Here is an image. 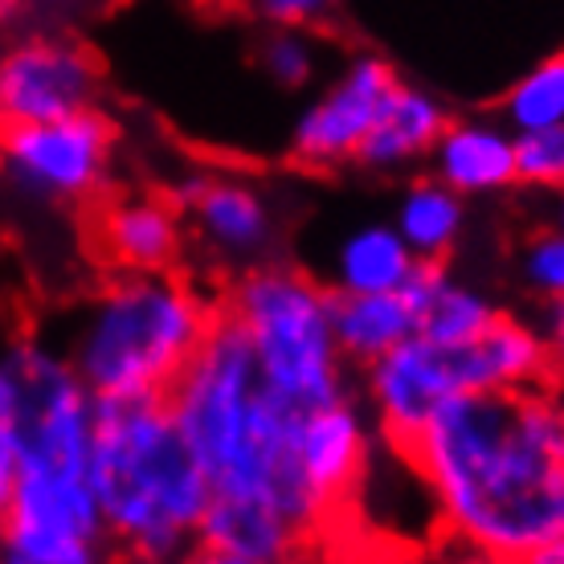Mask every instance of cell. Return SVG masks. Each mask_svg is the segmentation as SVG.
<instances>
[{
  "mask_svg": "<svg viewBox=\"0 0 564 564\" xmlns=\"http://www.w3.org/2000/svg\"><path fill=\"white\" fill-rule=\"evenodd\" d=\"M397 454L479 561L540 564L564 536V417L549 389L454 393Z\"/></svg>",
  "mask_w": 564,
  "mask_h": 564,
  "instance_id": "1",
  "label": "cell"
},
{
  "mask_svg": "<svg viewBox=\"0 0 564 564\" xmlns=\"http://www.w3.org/2000/svg\"><path fill=\"white\" fill-rule=\"evenodd\" d=\"M164 401L205 466L213 495L258 499L295 520L319 544L332 540L327 516L299 463L295 437L303 413L270 389L254 344L234 315H217Z\"/></svg>",
  "mask_w": 564,
  "mask_h": 564,
  "instance_id": "2",
  "label": "cell"
},
{
  "mask_svg": "<svg viewBox=\"0 0 564 564\" xmlns=\"http://www.w3.org/2000/svg\"><path fill=\"white\" fill-rule=\"evenodd\" d=\"M86 479L99 499L111 556L193 561L213 487L164 397H95Z\"/></svg>",
  "mask_w": 564,
  "mask_h": 564,
  "instance_id": "3",
  "label": "cell"
},
{
  "mask_svg": "<svg viewBox=\"0 0 564 564\" xmlns=\"http://www.w3.org/2000/svg\"><path fill=\"white\" fill-rule=\"evenodd\" d=\"M217 315L221 299L172 270H119L74 311L62 348L95 397H164Z\"/></svg>",
  "mask_w": 564,
  "mask_h": 564,
  "instance_id": "4",
  "label": "cell"
},
{
  "mask_svg": "<svg viewBox=\"0 0 564 564\" xmlns=\"http://www.w3.org/2000/svg\"><path fill=\"white\" fill-rule=\"evenodd\" d=\"M221 311L250 336L270 389L291 410L307 413L352 397L332 327V286L291 267H250L221 295Z\"/></svg>",
  "mask_w": 564,
  "mask_h": 564,
  "instance_id": "5",
  "label": "cell"
},
{
  "mask_svg": "<svg viewBox=\"0 0 564 564\" xmlns=\"http://www.w3.org/2000/svg\"><path fill=\"white\" fill-rule=\"evenodd\" d=\"M0 430L13 442L17 475H86L95 393L66 348L29 336L0 348Z\"/></svg>",
  "mask_w": 564,
  "mask_h": 564,
  "instance_id": "6",
  "label": "cell"
},
{
  "mask_svg": "<svg viewBox=\"0 0 564 564\" xmlns=\"http://www.w3.org/2000/svg\"><path fill=\"white\" fill-rule=\"evenodd\" d=\"M115 160V123L99 107L66 119L0 128V172L33 205H74L95 197Z\"/></svg>",
  "mask_w": 564,
  "mask_h": 564,
  "instance_id": "7",
  "label": "cell"
},
{
  "mask_svg": "<svg viewBox=\"0 0 564 564\" xmlns=\"http://www.w3.org/2000/svg\"><path fill=\"white\" fill-rule=\"evenodd\" d=\"M102 556H111V540L86 475H17L4 503L0 561L90 564Z\"/></svg>",
  "mask_w": 564,
  "mask_h": 564,
  "instance_id": "8",
  "label": "cell"
},
{
  "mask_svg": "<svg viewBox=\"0 0 564 564\" xmlns=\"http://www.w3.org/2000/svg\"><path fill=\"white\" fill-rule=\"evenodd\" d=\"M470 344H434L413 332L397 348L365 365V393L381 437L401 451L425 417L454 393H475Z\"/></svg>",
  "mask_w": 564,
  "mask_h": 564,
  "instance_id": "9",
  "label": "cell"
},
{
  "mask_svg": "<svg viewBox=\"0 0 564 564\" xmlns=\"http://www.w3.org/2000/svg\"><path fill=\"white\" fill-rule=\"evenodd\" d=\"M95 54L62 37H29L0 54V128L45 123L99 107Z\"/></svg>",
  "mask_w": 564,
  "mask_h": 564,
  "instance_id": "10",
  "label": "cell"
},
{
  "mask_svg": "<svg viewBox=\"0 0 564 564\" xmlns=\"http://www.w3.org/2000/svg\"><path fill=\"white\" fill-rule=\"evenodd\" d=\"M397 86V70L377 54L352 57L332 78L319 99L303 107L291 128V152L307 169H339L352 164L356 148L365 143L372 119Z\"/></svg>",
  "mask_w": 564,
  "mask_h": 564,
  "instance_id": "11",
  "label": "cell"
},
{
  "mask_svg": "<svg viewBox=\"0 0 564 564\" xmlns=\"http://www.w3.org/2000/svg\"><path fill=\"white\" fill-rule=\"evenodd\" d=\"M169 200L193 221L197 238L217 258L258 267L274 246L279 217L267 193L246 176H217V172H184L169 188Z\"/></svg>",
  "mask_w": 564,
  "mask_h": 564,
  "instance_id": "12",
  "label": "cell"
},
{
  "mask_svg": "<svg viewBox=\"0 0 564 564\" xmlns=\"http://www.w3.org/2000/svg\"><path fill=\"white\" fill-rule=\"evenodd\" d=\"M299 463L336 536L368 470V422L352 397L315 405L299 417Z\"/></svg>",
  "mask_w": 564,
  "mask_h": 564,
  "instance_id": "13",
  "label": "cell"
},
{
  "mask_svg": "<svg viewBox=\"0 0 564 564\" xmlns=\"http://www.w3.org/2000/svg\"><path fill=\"white\" fill-rule=\"evenodd\" d=\"M319 540L303 532L282 511L258 503V499H234V495H209V508L200 511L197 552L193 561L209 564H282L311 556Z\"/></svg>",
  "mask_w": 564,
  "mask_h": 564,
  "instance_id": "14",
  "label": "cell"
},
{
  "mask_svg": "<svg viewBox=\"0 0 564 564\" xmlns=\"http://www.w3.org/2000/svg\"><path fill=\"white\" fill-rule=\"evenodd\" d=\"M99 250L115 270H172L184 254V213L152 193L111 200L99 209Z\"/></svg>",
  "mask_w": 564,
  "mask_h": 564,
  "instance_id": "15",
  "label": "cell"
},
{
  "mask_svg": "<svg viewBox=\"0 0 564 564\" xmlns=\"http://www.w3.org/2000/svg\"><path fill=\"white\" fill-rule=\"evenodd\" d=\"M446 123H451V115H446L442 99L397 78V86L389 90V99L381 102V111L368 128L365 143L356 148L352 164L368 172H384V176L413 169V164L430 160Z\"/></svg>",
  "mask_w": 564,
  "mask_h": 564,
  "instance_id": "16",
  "label": "cell"
},
{
  "mask_svg": "<svg viewBox=\"0 0 564 564\" xmlns=\"http://www.w3.org/2000/svg\"><path fill=\"white\" fill-rule=\"evenodd\" d=\"M430 172L463 197H491L516 181V131L491 119H451L430 152Z\"/></svg>",
  "mask_w": 564,
  "mask_h": 564,
  "instance_id": "17",
  "label": "cell"
},
{
  "mask_svg": "<svg viewBox=\"0 0 564 564\" xmlns=\"http://www.w3.org/2000/svg\"><path fill=\"white\" fill-rule=\"evenodd\" d=\"M401 295L413 311V332L434 339V344H470L499 315L491 299L482 295L479 286L451 274L446 262H422L417 258Z\"/></svg>",
  "mask_w": 564,
  "mask_h": 564,
  "instance_id": "18",
  "label": "cell"
},
{
  "mask_svg": "<svg viewBox=\"0 0 564 564\" xmlns=\"http://www.w3.org/2000/svg\"><path fill=\"white\" fill-rule=\"evenodd\" d=\"M332 327L344 360L365 368L413 336V311L401 291H332Z\"/></svg>",
  "mask_w": 564,
  "mask_h": 564,
  "instance_id": "19",
  "label": "cell"
},
{
  "mask_svg": "<svg viewBox=\"0 0 564 564\" xmlns=\"http://www.w3.org/2000/svg\"><path fill=\"white\" fill-rule=\"evenodd\" d=\"M470 360L479 389H549L556 381L540 327L520 324L503 311L482 336L470 339Z\"/></svg>",
  "mask_w": 564,
  "mask_h": 564,
  "instance_id": "20",
  "label": "cell"
},
{
  "mask_svg": "<svg viewBox=\"0 0 564 564\" xmlns=\"http://www.w3.org/2000/svg\"><path fill=\"white\" fill-rule=\"evenodd\" d=\"M417 267L405 238L389 221H368L336 246L332 258V291H401Z\"/></svg>",
  "mask_w": 564,
  "mask_h": 564,
  "instance_id": "21",
  "label": "cell"
},
{
  "mask_svg": "<svg viewBox=\"0 0 564 564\" xmlns=\"http://www.w3.org/2000/svg\"><path fill=\"white\" fill-rule=\"evenodd\" d=\"M393 226L422 262H446L466 229V197L437 176H422L401 193Z\"/></svg>",
  "mask_w": 564,
  "mask_h": 564,
  "instance_id": "22",
  "label": "cell"
},
{
  "mask_svg": "<svg viewBox=\"0 0 564 564\" xmlns=\"http://www.w3.org/2000/svg\"><path fill=\"white\" fill-rule=\"evenodd\" d=\"M503 123L511 131H536L564 123V54L544 57L508 86Z\"/></svg>",
  "mask_w": 564,
  "mask_h": 564,
  "instance_id": "23",
  "label": "cell"
},
{
  "mask_svg": "<svg viewBox=\"0 0 564 564\" xmlns=\"http://www.w3.org/2000/svg\"><path fill=\"white\" fill-rule=\"evenodd\" d=\"M516 181L556 193L564 184V123L516 131Z\"/></svg>",
  "mask_w": 564,
  "mask_h": 564,
  "instance_id": "24",
  "label": "cell"
},
{
  "mask_svg": "<svg viewBox=\"0 0 564 564\" xmlns=\"http://www.w3.org/2000/svg\"><path fill=\"white\" fill-rule=\"evenodd\" d=\"M262 70L282 90H303L319 70V50L299 25H279V33L262 45Z\"/></svg>",
  "mask_w": 564,
  "mask_h": 564,
  "instance_id": "25",
  "label": "cell"
},
{
  "mask_svg": "<svg viewBox=\"0 0 564 564\" xmlns=\"http://www.w3.org/2000/svg\"><path fill=\"white\" fill-rule=\"evenodd\" d=\"M520 279L523 286L544 303L564 299V229H536L520 250Z\"/></svg>",
  "mask_w": 564,
  "mask_h": 564,
  "instance_id": "26",
  "label": "cell"
},
{
  "mask_svg": "<svg viewBox=\"0 0 564 564\" xmlns=\"http://www.w3.org/2000/svg\"><path fill=\"white\" fill-rule=\"evenodd\" d=\"M339 0H254V9L270 25H319L324 17H332Z\"/></svg>",
  "mask_w": 564,
  "mask_h": 564,
  "instance_id": "27",
  "label": "cell"
},
{
  "mask_svg": "<svg viewBox=\"0 0 564 564\" xmlns=\"http://www.w3.org/2000/svg\"><path fill=\"white\" fill-rule=\"evenodd\" d=\"M540 336H544V344H549L556 377H564V299L561 303H549L544 319H540Z\"/></svg>",
  "mask_w": 564,
  "mask_h": 564,
  "instance_id": "28",
  "label": "cell"
},
{
  "mask_svg": "<svg viewBox=\"0 0 564 564\" xmlns=\"http://www.w3.org/2000/svg\"><path fill=\"white\" fill-rule=\"evenodd\" d=\"M13 482H17V454H13V442L0 430V511H4L9 495H13Z\"/></svg>",
  "mask_w": 564,
  "mask_h": 564,
  "instance_id": "29",
  "label": "cell"
},
{
  "mask_svg": "<svg viewBox=\"0 0 564 564\" xmlns=\"http://www.w3.org/2000/svg\"><path fill=\"white\" fill-rule=\"evenodd\" d=\"M540 564H564V536L556 540V544H552L544 556H540Z\"/></svg>",
  "mask_w": 564,
  "mask_h": 564,
  "instance_id": "30",
  "label": "cell"
},
{
  "mask_svg": "<svg viewBox=\"0 0 564 564\" xmlns=\"http://www.w3.org/2000/svg\"><path fill=\"white\" fill-rule=\"evenodd\" d=\"M552 221H556V229H564V184L556 188V205H552Z\"/></svg>",
  "mask_w": 564,
  "mask_h": 564,
  "instance_id": "31",
  "label": "cell"
},
{
  "mask_svg": "<svg viewBox=\"0 0 564 564\" xmlns=\"http://www.w3.org/2000/svg\"><path fill=\"white\" fill-rule=\"evenodd\" d=\"M549 393H552V401H556V410H561V417H564V381H552Z\"/></svg>",
  "mask_w": 564,
  "mask_h": 564,
  "instance_id": "32",
  "label": "cell"
},
{
  "mask_svg": "<svg viewBox=\"0 0 564 564\" xmlns=\"http://www.w3.org/2000/svg\"><path fill=\"white\" fill-rule=\"evenodd\" d=\"M9 4H13V0H0V13H4V9H9Z\"/></svg>",
  "mask_w": 564,
  "mask_h": 564,
  "instance_id": "33",
  "label": "cell"
},
{
  "mask_svg": "<svg viewBox=\"0 0 564 564\" xmlns=\"http://www.w3.org/2000/svg\"><path fill=\"white\" fill-rule=\"evenodd\" d=\"M0 536H4V511H0Z\"/></svg>",
  "mask_w": 564,
  "mask_h": 564,
  "instance_id": "34",
  "label": "cell"
}]
</instances>
